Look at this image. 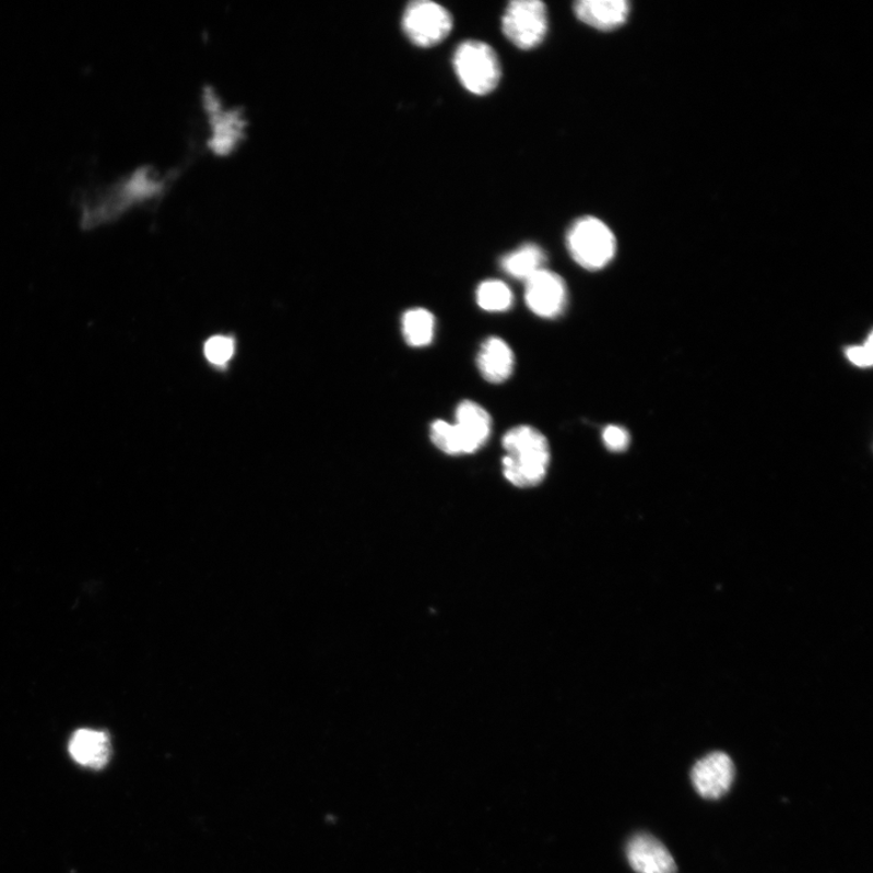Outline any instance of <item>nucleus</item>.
Wrapping results in <instances>:
<instances>
[{
    "label": "nucleus",
    "instance_id": "1",
    "mask_svg": "<svg viewBox=\"0 0 873 873\" xmlns=\"http://www.w3.org/2000/svg\"><path fill=\"white\" fill-rule=\"evenodd\" d=\"M505 479L518 488H533L546 477L551 450L547 438L532 426H517L503 437Z\"/></svg>",
    "mask_w": 873,
    "mask_h": 873
},
{
    "label": "nucleus",
    "instance_id": "2",
    "mask_svg": "<svg viewBox=\"0 0 873 873\" xmlns=\"http://www.w3.org/2000/svg\"><path fill=\"white\" fill-rule=\"evenodd\" d=\"M157 184L146 173H138L123 182L106 187L83 202L82 224L86 228L108 223L125 212L132 203L157 192Z\"/></svg>",
    "mask_w": 873,
    "mask_h": 873
},
{
    "label": "nucleus",
    "instance_id": "3",
    "mask_svg": "<svg viewBox=\"0 0 873 873\" xmlns=\"http://www.w3.org/2000/svg\"><path fill=\"white\" fill-rule=\"evenodd\" d=\"M567 248L574 261L582 269L600 271L614 259L616 239L613 231L603 221L583 216L570 226Z\"/></svg>",
    "mask_w": 873,
    "mask_h": 873
},
{
    "label": "nucleus",
    "instance_id": "4",
    "mask_svg": "<svg viewBox=\"0 0 873 873\" xmlns=\"http://www.w3.org/2000/svg\"><path fill=\"white\" fill-rule=\"evenodd\" d=\"M452 64L463 87L473 95H488L502 80L499 58L488 44L468 40L457 48Z\"/></svg>",
    "mask_w": 873,
    "mask_h": 873
},
{
    "label": "nucleus",
    "instance_id": "5",
    "mask_svg": "<svg viewBox=\"0 0 873 873\" xmlns=\"http://www.w3.org/2000/svg\"><path fill=\"white\" fill-rule=\"evenodd\" d=\"M503 31L506 38L519 49L539 47L548 31L546 5L539 0H515L505 10Z\"/></svg>",
    "mask_w": 873,
    "mask_h": 873
},
{
    "label": "nucleus",
    "instance_id": "6",
    "mask_svg": "<svg viewBox=\"0 0 873 873\" xmlns=\"http://www.w3.org/2000/svg\"><path fill=\"white\" fill-rule=\"evenodd\" d=\"M402 27L416 47L433 48L450 35L452 17L445 7L429 0H416L404 10Z\"/></svg>",
    "mask_w": 873,
    "mask_h": 873
},
{
    "label": "nucleus",
    "instance_id": "7",
    "mask_svg": "<svg viewBox=\"0 0 873 873\" xmlns=\"http://www.w3.org/2000/svg\"><path fill=\"white\" fill-rule=\"evenodd\" d=\"M526 303L541 318H557L565 312L568 291L559 274L546 269L539 271L526 282Z\"/></svg>",
    "mask_w": 873,
    "mask_h": 873
},
{
    "label": "nucleus",
    "instance_id": "8",
    "mask_svg": "<svg viewBox=\"0 0 873 873\" xmlns=\"http://www.w3.org/2000/svg\"><path fill=\"white\" fill-rule=\"evenodd\" d=\"M691 777L695 790L701 798L718 800L731 790L735 767L727 754L712 753L696 762Z\"/></svg>",
    "mask_w": 873,
    "mask_h": 873
},
{
    "label": "nucleus",
    "instance_id": "9",
    "mask_svg": "<svg viewBox=\"0 0 873 873\" xmlns=\"http://www.w3.org/2000/svg\"><path fill=\"white\" fill-rule=\"evenodd\" d=\"M629 865L637 873H676L677 865L670 850L648 834H638L627 845Z\"/></svg>",
    "mask_w": 873,
    "mask_h": 873
},
{
    "label": "nucleus",
    "instance_id": "10",
    "mask_svg": "<svg viewBox=\"0 0 873 873\" xmlns=\"http://www.w3.org/2000/svg\"><path fill=\"white\" fill-rule=\"evenodd\" d=\"M457 433L461 440L463 455H473L481 449L492 434V417L483 406L472 401H463L457 408Z\"/></svg>",
    "mask_w": 873,
    "mask_h": 873
},
{
    "label": "nucleus",
    "instance_id": "11",
    "mask_svg": "<svg viewBox=\"0 0 873 873\" xmlns=\"http://www.w3.org/2000/svg\"><path fill=\"white\" fill-rule=\"evenodd\" d=\"M574 13L583 24L600 31H613L623 26L629 15L626 0H580Z\"/></svg>",
    "mask_w": 873,
    "mask_h": 873
},
{
    "label": "nucleus",
    "instance_id": "12",
    "mask_svg": "<svg viewBox=\"0 0 873 873\" xmlns=\"http://www.w3.org/2000/svg\"><path fill=\"white\" fill-rule=\"evenodd\" d=\"M477 366L484 380L492 384H503L510 379L514 373V352L503 339L488 338L480 349Z\"/></svg>",
    "mask_w": 873,
    "mask_h": 873
},
{
    "label": "nucleus",
    "instance_id": "13",
    "mask_svg": "<svg viewBox=\"0 0 873 873\" xmlns=\"http://www.w3.org/2000/svg\"><path fill=\"white\" fill-rule=\"evenodd\" d=\"M69 750L76 764L94 769L104 768L113 751L108 734L93 729L76 731L71 738Z\"/></svg>",
    "mask_w": 873,
    "mask_h": 873
},
{
    "label": "nucleus",
    "instance_id": "14",
    "mask_svg": "<svg viewBox=\"0 0 873 873\" xmlns=\"http://www.w3.org/2000/svg\"><path fill=\"white\" fill-rule=\"evenodd\" d=\"M546 253L536 245H524L507 253L502 261L503 270L512 279L527 282L545 269Z\"/></svg>",
    "mask_w": 873,
    "mask_h": 873
},
{
    "label": "nucleus",
    "instance_id": "15",
    "mask_svg": "<svg viewBox=\"0 0 873 873\" xmlns=\"http://www.w3.org/2000/svg\"><path fill=\"white\" fill-rule=\"evenodd\" d=\"M435 316L425 308L409 309L402 318L403 337L409 346L426 347L434 341Z\"/></svg>",
    "mask_w": 873,
    "mask_h": 873
},
{
    "label": "nucleus",
    "instance_id": "16",
    "mask_svg": "<svg viewBox=\"0 0 873 873\" xmlns=\"http://www.w3.org/2000/svg\"><path fill=\"white\" fill-rule=\"evenodd\" d=\"M477 304L484 311L505 312L514 305L510 288L502 281H485L477 290Z\"/></svg>",
    "mask_w": 873,
    "mask_h": 873
},
{
    "label": "nucleus",
    "instance_id": "17",
    "mask_svg": "<svg viewBox=\"0 0 873 873\" xmlns=\"http://www.w3.org/2000/svg\"><path fill=\"white\" fill-rule=\"evenodd\" d=\"M429 437L437 449L445 455L457 457L463 455L460 437L455 424H449L445 420H437L430 425Z\"/></svg>",
    "mask_w": 873,
    "mask_h": 873
},
{
    "label": "nucleus",
    "instance_id": "18",
    "mask_svg": "<svg viewBox=\"0 0 873 873\" xmlns=\"http://www.w3.org/2000/svg\"><path fill=\"white\" fill-rule=\"evenodd\" d=\"M205 357L215 366H225L235 353V342L227 337H214L207 341L204 346Z\"/></svg>",
    "mask_w": 873,
    "mask_h": 873
},
{
    "label": "nucleus",
    "instance_id": "19",
    "mask_svg": "<svg viewBox=\"0 0 873 873\" xmlns=\"http://www.w3.org/2000/svg\"><path fill=\"white\" fill-rule=\"evenodd\" d=\"M603 441L607 449L621 452L627 449L629 435L623 427L607 426L603 430Z\"/></svg>",
    "mask_w": 873,
    "mask_h": 873
},
{
    "label": "nucleus",
    "instance_id": "20",
    "mask_svg": "<svg viewBox=\"0 0 873 873\" xmlns=\"http://www.w3.org/2000/svg\"><path fill=\"white\" fill-rule=\"evenodd\" d=\"M847 358L860 368H869L873 363V346L872 335H870L864 345L852 346L846 351Z\"/></svg>",
    "mask_w": 873,
    "mask_h": 873
}]
</instances>
